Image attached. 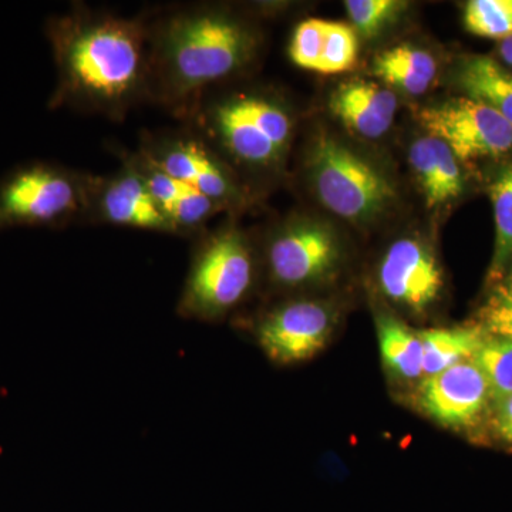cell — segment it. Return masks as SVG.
<instances>
[{"instance_id": "cell-1", "label": "cell", "mask_w": 512, "mask_h": 512, "mask_svg": "<svg viewBox=\"0 0 512 512\" xmlns=\"http://www.w3.org/2000/svg\"><path fill=\"white\" fill-rule=\"evenodd\" d=\"M147 37V104L183 120L204 94L255 62L254 23L217 3H171L143 10Z\"/></svg>"}, {"instance_id": "cell-2", "label": "cell", "mask_w": 512, "mask_h": 512, "mask_svg": "<svg viewBox=\"0 0 512 512\" xmlns=\"http://www.w3.org/2000/svg\"><path fill=\"white\" fill-rule=\"evenodd\" d=\"M46 36L55 57L52 110L124 121L147 104V37L143 12L121 16L74 3L52 16Z\"/></svg>"}, {"instance_id": "cell-3", "label": "cell", "mask_w": 512, "mask_h": 512, "mask_svg": "<svg viewBox=\"0 0 512 512\" xmlns=\"http://www.w3.org/2000/svg\"><path fill=\"white\" fill-rule=\"evenodd\" d=\"M180 121L204 138L234 174L235 168L255 174L281 170L295 128L284 101L247 87L204 94Z\"/></svg>"}, {"instance_id": "cell-4", "label": "cell", "mask_w": 512, "mask_h": 512, "mask_svg": "<svg viewBox=\"0 0 512 512\" xmlns=\"http://www.w3.org/2000/svg\"><path fill=\"white\" fill-rule=\"evenodd\" d=\"M259 255L235 224H224L195 238L177 313L184 319L214 323L227 318L254 291Z\"/></svg>"}, {"instance_id": "cell-5", "label": "cell", "mask_w": 512, "mask_h": 512, "mask_svg": "<svg viewBox=\"0 0 512 512\" xmlns=\"http://www.w3.org/2000/svg\"><path fill=\"white\" fill-rule=\"evenodd\" d=\"M89 173L33 161L0 183V231L16 227L66 228L86 222Z\"/></svg>"}, {"instance_id": "cell-6", "label": "cell", "mask_w": 512, "mask_h": 512, "mask_svg": "<svg viewBox=\"0 0 512 512\" xmlns=\"http://www.w3.org/2000/svg\"><path fill=\"white\" fill-rule=\"evenodd\" d=\"M308 173L319 201L346 221L375 220L396 198L393 184L382 171L332 137L315 141Z\"/></svg>"}, {"instance_id": "cell-7", "label": "cell", "mask_w": 512, "mask_h": 512, "mask_svg": "<svg viewBox=\"0 0 512 512\" xmlns=\"http://www.w3.org/2000/svg\"><path fill=\"white\" fill-rule=\"evenodd\" d=\"M140 150L154 164L214 201L222 211L241 207L247 192L214 148L190 127L143 131Z\"/></svg>"}, {"instance_id": "cell-8", "label": "cell", "mask_w": 512, "mask_h": 512, "mask_svg": "<svg viewBox=\"0 0 512 512\" xmlns=\"http://www.w3.org/2000/svg\"><path fill=\"white\" fill-rule=\"evenodd\" d=\"M259 259L272 288L295 291L335 278L343 254L332 229L316 221L296 218L269 232Z\"/></svg>"}, {"instance_id": "cell-9", "label": "cell", "mask_w": 512, "mask_h": 512, "mask_svg": "<svg viewBox=\"0 0 512 512\" xmlns=\"http://www.w3.org/2000/svg\"><path fill=\"white\" fill-rule=\"evenodd\" d=\"M338 326L339 311L333 303L291 298L265 309L256 318L252 335L272 363L292 366L328 348Z\"/></svg>"}, {"instance_id": "cell-10", "label": "cell", "mask_w": 512, "mask_h": 512, "mask_svg": "<svg viewBox=\"0 0 512 512\" xmlns=\"http://www.w3.org/2000/svg\"><path fill=\"white\" fill-rule=\"evenodd\" d=\"M420 123L457 160L503 156L512 148V126L483 101L461 97L420 111Z\"/></svg>"}, {"instance_id": "cell-11", "label": "cell", "mask_w": 512, "mask_h": 512, "mask_svg": "<svg viewBox=\"0 0 512 512\" xmlns=\"http://www.w3.org/2000/svg\"><path fill=\"white\" fill-rule=\"evenodd\" d=\"M376 284L397 309L424 318L440 301L443 269L429 245L417 238H400L380 258Z\"/></svg>"}, {"instance_id": "cell-12", "label": "cell", "mask_w": 512, "mask_h": 512, "mask_svg": "<svg viewBox=\"0 0 512 512\" xmlns=\"http://www.w3.org/2000/svg\"><path fill=\"white\" fill-rule=\"evenodd\" d=\"M412 399L421 414L451 430L477 426L493 406L487 379L473 359L424 377L413 387Z\"/></svg>"}, {"instance_id": "cell-13", "label": "cell", "mask_w": 512, "mask_h": 512, "mask_svg": "<svg viewBox=\"0 0 512 512\" xmlns=\"http://www.w3.org/2000/svg\"><path fill=\"white\" fill-rule=\"evenodd\" d=\"M114 173H89L87 184V224L141 229L174 235L177 231L157 207L140 174L130 164L120 161Z\"/></svg>"}, {"instance_id": "cell-14", "label": "cell", "mask_w": 512, "mask_h": 512, "mask_svg": "<svg viewBox=\"0 0 512 512\" xmlns=\"http://www.w3.org/2000/svg\"><path fill=\"white\" fill-rule=\"evenodd\" d=\"M111 153L120 161L130 164L140 174L157 207L173 225L178 237H200L202 232L207 231L208 221L222 211L200 191L165 173L163 168L154 164L140 150H128L126 147L111 144Z\"/></svg>"}, {"instance_id": "cell-15", "label": "cell", "mask_w": 512, "mask_h": 512, "mask_svg": "<svg viewBox=\"0 0 512 512\" xmlns=\"http://www.w3.org/2000/svg\"><path fill=\"white\" fill-rule=\"evenodd\" d=\"M397 107L392 90L360 79L339 84L329 100L330 111L343 126L370 140L389 133Z\"/></svg>"}, {"instance_id": "cell-16", "label": "cell", "mask_w": 512, "mask_h": 512, "mask_svg": "<svg viewBox=\"0 0 512 512\" xmlns=\"http://www.w3.org/2000/svg\"><path fill=\"white\" fill-rule=\"evenodd\" d=\"M409 160L427 207H440L460 197L464 183L457 158L439 138H417L410 147Z\"/></svg>"}, {"instance_id": "cell-17", "label": "cell", "mask_w": 512, "mask_h": 512, "mask_svg": "<svg viewBox=\"0 0 512 512\" xmlns=\"http://www.w3.org/2000/svg\"><path fill=\"white\" fill-rule=\"evenodd\" d=\"M377 342L384 372L392 382L416 386L424 379V353L419 330L387 312L376 315Z\"/></svg>"}, {"instance_id": "cell-18", "label": "cell", "mask_w": 512, "mask_h": 512, "mask_svg": "<svg viewBox=\"0 0 512 512\" xmlns=\"http://www.w3.org/2000/svg\"><path fill=\"white\" fill-rule=\"evenodd\" d=\"M372 73L389 86L419 96L436 80L437 62L426 50L409 45L396 46L375 57Z\"/></svg>"}, {"instance_id": "cell-19", "label": "cell", "mask_w": 512, "mask_h": 512, "mask_svg": "<svg viewBox=\"0 0 512 512\" xmlns=\"http://www.w3.org/2000/svg\"><path fill=\"white\" fill-rule=\"evenodd\" d=\"M457 83L470 99L493 107L512 126V73L487 56H471L458 67Z\"/></svg>"}, {"instance_id": "cell-20", "label": "cell", "mask_w": 512, "mask_h": 512, "mask_svg": "<svg viewBox=\"0 0 512 512\" xmlns=\"http://www.w3.org/2000/svg\"><path fill=\"white\" fill-rule=\"evenodd\" d=\"M424 353V377L473 359L487 335L478 328H433L419 330Z\"/></svg>"}, {"instance_id": "cell-21", "label": "cell", "mask_w": 512, "mask_h": 512, "mask_svg": "<svg viewBox=\"0 0 512 512\" xmlns=\"http://www.w3.org/2000/svg\"><path fill=\"white\" fill-rule=\"evenodd\" d=\"M494 205L495 247L488 284H497L512 265V164L497 175L490 187Z\"/></svg>"}, {"instance_id": "cell-22", "label": "cell", "mask_w": 512, "mask_h": 512, "mask_svg": "<svg viewBox=\"0 0 512 512\" xmlns=\"http://www.w3.org/2000/svg\"><path fill=\"white\" fill-rule=\"evenodd\" d=\"M473 360L487 379L493 402L511 396L512 340L487 336Z\"/></svg>"}, {"instance_id": "cell-23", "label": "cell", "mask_w": 512, "mask_h": 512, "mask_svg": "<svg viewBox=\"0 0 512 512\" xmlns=\"http://www.w3.org/2000/svg\"><path fill=\"white\" fill-rule=\"evenodd\" d=\"M464 25L473 35L504 40L512 35V0H471Z\"/></svg>"}, {"instance_id": "cell-24", "label": "cell", "mask_w": 512, "mask_h": 512, "mask_svg": "<svg viewBox=\"0 0 512 512\" xmlns=\"http://www.w3.org/2000/svg\"><path fill=\"white\" fill-rule=\"evenodd\" d=\"M359 42L355 29L346 23L326 20L325 39L320 55L318 73L340 74L355 66Z\"/></svg>"}, {"instance_id": "cell-25", "label": "cell", "mask_w": 512, "mask_h": 512, "mask_svg": "<svg viewBox=\"0 0 512 512\" xmlns=\"http://www.w3.org/2000/svg\"><path fill=\"white\" fill-rule=\"evenodd\" d=\"M480 325L490 338L512 340V265L503 279L493 285L478 313Z\"/></svg>"}, {"instance_id": "cell-26", "label": "cell", "mask_w": 512, "mask_h": 512, "mask_svg": "<svg viewBox=\"0 0 512 512\" xmlns=\"http://www.w3.org/2000/svg\"><path fill=\"white\" fill-rule=\"evenodd\" d=\"M345 5L355 32L366 39L379 35L407 6L396 0H348Z\"/></svg>"}, {"instance_id": "cell-27", "label": "cell", "mask_w": 512, "mask_h": 512, "mask_svg": "<svg viewBox=\"0 0 512 512\" xmlns=\"http://www.w3.org/2000/svg\"><path fill=\"white\" fill-rule=\"evenodd\" d=\"M326 20H303L293 33L289 56L298 67L318 72L323 39H325Z\"/></svg>"}, {"instance_id": "cell-28", "label": "cell", "mask_w": 512, "mask_h": 512, "mask_svg": "<svg viewBox=\"0 0 512 512\" xmlns=\"http://www.w3.org/2000/svg\"><path fill=\"white\" fill-rule=\"evenodd\" d=\"M488 416L491 417V427L498 440L512 446V394L495 400Z\"/></svg>"}, {"instance_id": "cell-29", "label": "cell", "mask_w": 512, "mask_h": 512, "mask_svg": "<svg viewBox=\"0 0 512 512\" xmlns=\"http://www.w3.org/2000/svg\"><path fill=\"white\" fill-rule=\"evenodd\" d=\"M500 56L504 63L512 70V35L507 39L501 40Z\"/></svg>"}]
</instances>
